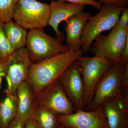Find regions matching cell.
<instances>
[{"label": "cell", "instance_id": "obj_7", "mask_svg": "<svg viewBox=\"0 0 128 128\" xmlns=\"http://www.w3.org/2000/svg\"><path fill=\"white\" fill-rule=\"evenodd\" d=\"M78 60L84 83L85 108L91 102L99 80L113 64L104 58L95 56H82Z\"/></svg>", "mask_w": 128, "mask_h": 128}, {"label": "cell", "instance_id": "obj_4", "mask_svg": "<svg viewBox=\"0 0 128 128\" xmlns=\"http://www.w3.org/2000/svg\"><path fill=\"white\" fill-rule=\"evenodd\" d=\"M25 48L33 63L70 50L66 44L47 34L44 29L29 30Z\"/></svg>", "mask_w": 128, "mask_h": 128}, {"label": "cell", "instance_id": "obj_1", "mask_svg": "<svg viewBox=\"0 0 128 128\" xmlns=\"http://www.w3.org/2000/svg\"><path fill=\"white\" fill-rule=\"evenodd\" d=\"M82 50L67 52L33 63L27 81L35 95L58 80L64 72L83 54Z\"/></svg>", "mask_w": 128, "mask_h": 128}, {"label": "cell", "instance_id": "obj_20", "mask_svg": "<svg viewBox=\"0 0 128 128\" xmlns=\"http://www.w3.org/2000/svg\"><path fill=\"white\" fill-rule=\"evenodd\" d=\"M3 25V24L0 23V59L10 57L15 51L6 36Z\"/></svg>", "mask_w": 128, "mask_h": 128}, {"label": "cell", "instance_id": "obj_13", "mask_svg": "<svg viewBox=\"0 0 128 128\" xmlns=\"http://www.w3.org/2000/svg\"><path fill=\"white\" fill-rule=\"evenodd\" d=\"M50 16L48 25L53 28L56 38L63 43L64 37L59 30L60 24L63 21L83 12L86 5L52 0L50 4Z\"/></svg>", "mask_w": 128, "mask_h": 128}, {"label": "cell", "instance_id": "obj_16", "mask_svg": "<svg viewBox=\"0 0 128 128\" xmlns=\"http://www.w3.org/2000/svg\"><path fill=\"white\" fill-rule=\"evenodd\" d=\"M5 96L0 101V128H7L17 114L16 94L4 92Z\"/></svg>", "mask_w": 128, "mask_h": 128}, {"label": "cell", "instance_id": "obj_3", "mask_svg": "<svg viewBox=\"0 0 128 128\" xmlns=\"http://www.w3.org/2000/svg\"><path fill=\"white\" fill-rule=\"evenodd\" d=\"M50 5L37 0H18L12 20L25 30L44 29L48 25Z\"/></svg>", "mask_w": 128, "mask_h": 128}, {"label": "cell", "instance_id": "obj_14", "mask_svg": "<svg viewBox=\"0 0 128 128\" xmlns=\"http://www.w3.org/2000/svg\"><path fill=\"white\" fill-rule=\"evenodd\" d=\"M90 12H82L65 21L66 42L69 50H81V38L85 25L91 16Z\"/></svg>", "mask_w": 128, "mask_h": 128}, {"label": "cell", "instance_id": "obj_19", "mask_svg": "<svg viewBox=\"0 0 128 128\" xmlns=\"http://www.w3.org/2000/svg\"><path fill=\"white\" fill-rule=\"evenodd\" d=\"M18 0H0V23L12 20L14 9Z\"/></svg>", "mask_w": 128, "mask_h": 128}, {"label": "cell", "instance_id": "obj_9", "mask_svg": "<svg viewBox=\"0 0 128 128\" xmlns=\"http://www.w3.org/2000/svg\"><path fill=\"white\" fill-rule=\"evenodd\" d=\"M25 47L15 50L10 56V61L5 77V92L15 94L18 88L27 80L30 67L32 64Z\"/></svg>", "mask_w": 128, "mask_h": 128}, {"label": "cell", "instance_id": "obj_5", "mask_svg": "<svg viewBox=\"0 0 128 128\" xmlns=\"http://www.w3.org/2000/svg\"><path fill=\"white\" fill-rule=\"evenodd\" d=\"M128 41V29H121L115 26L108 34H100L96 37L90 51L94 56L115 64L123 60L122 54Z\"/></svg>", "mask_w": 128, "mask_h": 128}, {"label": "cell", "instance_id": "obj_24", "mask_svg": "<svg viewBox=\"0 0 128 128\" xmlns=\"http://www.w3.org/2000/svg\"><path fill=\"white\" fill-rule=\"evenodd\" d=\"M54 0L62 1L70 3L82 4L85 5H89L93 6L96 9L99 10L102 7V5L94 0Z\"/></svg>", "mask_w": 128, "mask_h": 128}, {"label": "cell", "instance_id": "obj_10", "mask_svg": "<svg viewBox=\"0 0 128 128\" xmlns=\"http://www.w3.org/2000/svg\"><path fill=\"white\" fill-rule=\"evenodd\" d=\"M58 80L71 102L75 111L84 110V88L78 60L66 70Z\"/></svg>", "mask_w": 128, "mask_h": 128}, {"label": "cell", "instance_id": "obj_12", "mask_svg": "<svg viewBox=\"0 0 128 128\" xmlns=\"http://www.w3.org/2000/svg\"><path fill=\"white\" fill-rule=\"evenodd\" d=\"M102 106L108 128H128V92L105 101Z\"/></svg>", "mask_w": 128, "mask_h": 128}, {"label": "cell", "instance_id": "obj_27", "mask_svg": "<svg viewBox=\"0 0 128 128\" xmlns=\"http://www.w3.org/2000/svg\"><path fill=\"white\" fill-rule=\"evenodd\" d=\"M24 128H39L33 116L28 120L24 125Z\"/></svg>", "mask_w": 128, "mask_h": 128}, {"label": "cell", "instance_id": "obj_15", "mask_svg": "<svg viewBox=\"0 0 128 128\" xmlns=\"http://www.w3.org/2000/svg\"><path fill=\"white\" fill-rule=\"evenodd\" d=\"M18 98L16 116L26 122L32 116L35 106V94L28 82H22L16 92Z\"/></svg>", "mask_w": 128, "mask_h": 128}, {"label": "cell", "instance_id": "obj_21", "mask_svg": "<svg viewBox=\"0 0 128 128\" xmlns=\"http://www.w3.org/2000/svg\"><path fill=\"white\" fill-rule=\"evenodd\" d=\"M10 56L6 58L0 59V92L2 88L3 80H5L6 75Z\"/></svg>", "mask_w": 128, "mask_h": 128}, {"label": "cell", "instance_id": "obj_23", "mask_svg": "<svg viewBox=\"0 0 128 128\" xmlns=\"http://www.w3.org/2000/svg\"><path fill=\"white\" fill-rule=\"evenodd\" d=\"M122 91L128 92V62H125L121 78Z\"/></svg>", "mask_w": 128, "mask_h": 128}, {"label": "cell", "instance_id": "obj_25", "mask_svg": "<svg viewBox=\"0 0 128 128\" xmlns=\"http://www.w3.org/2000/svg\"><path fill=\"white\" fill-rule=\"evenodd\" d=\"M102 5L104 4H110L118 6L128 7V0H94Z\"/></svg>", "mask_w": 128, "mask_h": 128}, {"label": "cell", "instance_id": "obj_8", "mask_svg": "<svg viewBox=\"0 0 128 128\" xmlns=\"http://www.w3.org/2000/svg\"><path fill=\"white\" fill-rule=\"evenodd\" d=\"M35 99L36 105L46 108L57 116L71 114L75 112L58 80L36 94Z\"/></svg>", "mask_w": 128, "mask_h": 128}, {"label": "cell", "instance_id": "obj_18", "mask_svg": "<svg viewBox=\"0 0 128 128\" xmlns=\"http://www.w3.org/2000/svg\"><path fill=\"white\" fill-rule=\"evenodd\" d=\"M32 116L39 128H57L60 125L57 115L44 107L36 105Z\"/></svg>", "mask_w": 128, "mask_h": 128}, {"label": "cell", "instance_id": "obj_28", "mask_svg": "<svg viewBox=\"0 0 128 128\" xmlns=\"http://www.w3.org/2000/svg\"><path fill=\"white\" fill-rule=\"evenodd\" d=\"M57 128H64V126H61V125H60L59 126H58V127Z\"/></svg>", "mask_w": 128, "mask_h": 128}, {"label": "cell", "instance_id": "obj_6", "mask_svg": "<svg viewBox=\"0 0 128 128\" xmlns=\"http://www.w3.org/2000/svg\"><path fill=\"white\" fill-rule=\"evenodd\" d=\"M124 63L121 60L113 64L105 72L96 85L91 102L86 110H94L108 99L121 95V76Z\"/></svg>", "mask_w": 128, "mask_h": 128}, {"label": "cell", "instance_id": "obj_22", "mask_svg": "<svg viewBox=\"0 0 128 128\" xmlns=\"http://www.w3.org/2000/svg\"><path fill=\"white\" fill-rule=\"evenodd\" d=\"M115 26L122 29H128V8H125L123 10Z\"/></svg>", "mask_w": 128, "mask_h": 128}, {"label": "cell", "instance_id": "obj_17", "mask_svg": "<svg viewBox=\"0 0 128 128\" xmlns=\"http://www.w3.org/2000/svg\"><path fill=\"white\" fill-rule=\"evenodd\" d=\"M3 29L6 36L14 50L25 47L28 34L26 30L13 20L3 24Z\"/></svg>", "mask_w": 128, "mask_h": 128}, {"label": "cell", "instance_id": "obj_26", "mask_svg": "<svg viewBox=\"0 0 128 128\" xmlns=\"http://www.w3.org/2000/svg\"><path fill=\"white\" fill-rule=\"evenodd\" d=\"M25 123L18 117L16 116L7 128H24Z\"/></svg>", "mask_w": 128, "mask_h": 128}, {"label": "cell", "instance_id": "obj_11", "mask_svg": "<svg viewBox=\"0 0 128 128\" xmlns=\"http://www.w3.org/2000/svg\"><path fill=\"white\" fill-rule=\"evenodd\" d=\"M57 119L65 128H108L102 105L92 111L81 109L72 114L59 115Z\"/></svg>", "mask_w": 128, "mask_h": 128}, {"label": "cell", "instance_id": "obj_2", "mask_svg": "<svg viewBox=\"0 0 128 128\" xmlns=\"http://www.w3.org/2000/svg\"><path fill=\"white\" fill-rule=\"evenodd\" d=\"M110 4L102 5L99 12L91 16L85 25L81 38V50L90 51L96 37L102 32L112 29L116 25L125 8Z\"/></svg>", "mask_w": 128, "mask_h": 128}]
</instances>
